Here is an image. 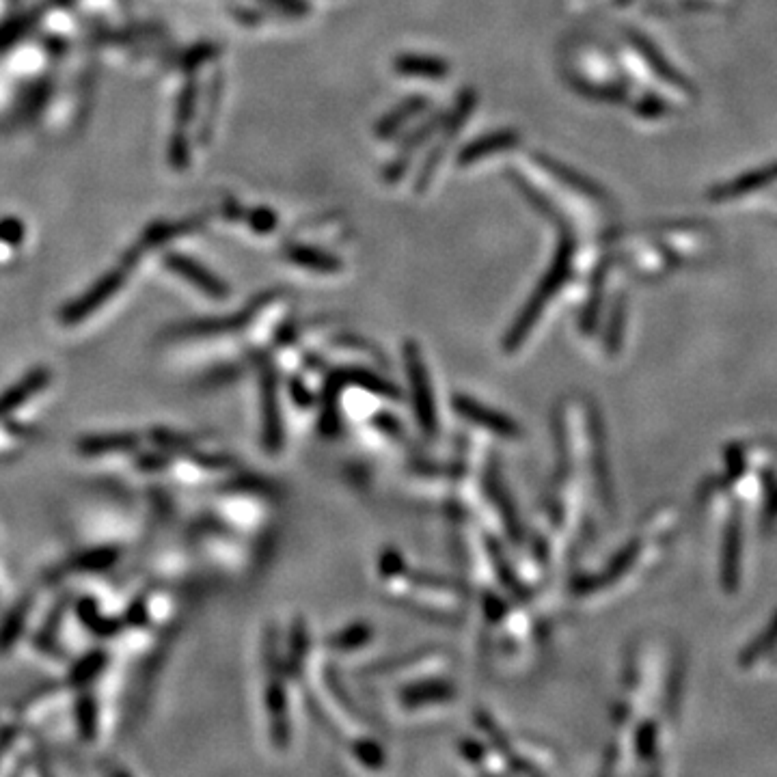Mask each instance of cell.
<instances>
[{"label":"cell","instance_id":"obj_9","mask_svg":"<svg viewBox=\"0 0 777 777\" xmlns=\"http://www.w3.org/2000/svg\"><path fill=\"white\" fill-rule=\"evenodd\" d=\"M108 663V654L104 650H91L85 657H80L70 670V676H67V683L76 689H85L91 685L95 678L100 676Z\"/></svg>","mask_w":777,"mask_h":777},{"label":"cell","instance_id":"obj_15","mask_svg":"<svg viewBox=\"0 0 777 777\" xmlns=\"http://www.w3.org/2000/svg\"><path fill=\"white\" fill-rule=\"evenodd\" d=\"M352 752L367 769H380L385 765L383 747L376 745L372 739H367V736H359V739L352 741Z\"/></svg>","mask_w":777,"mask_h":777},{"label":"cell","instance_id":"obj_8","mask_svg":"<svg viewBox=\"0 0 777 777\" xmlns=\"http://www.w3.org/2000/svg\"><path fill=\"white\" fill-rule=\"evenodd\" d=\"M76 616L80 622H83L85 629H89L93 635H98V637H115L126 626L124 620L102 616L98 601H95V598H91V596L80 598L78 605H76Z\"/></svg>","mask_w":777,"mask_h":777},{"label":"cell","instance_id":"obj_17","mask_svg":"<svg viewBox=\"0 0 777 777\" xmlns=\"http://www.w3.org/2000/svg\"><path fill=\"white\" fill-rule=\"evenodd\" d=\"M402 65L406 67L404 72H413V74L439 76V74H443V72H445L441 63L430 61V59H408V61H402Z\"/></svg>","mask_w":777,"mask_h":777},{"label":"cell","instance_id":"obj_6","mask_svg":"<svg viewBox=\"0 0 777 777\" xmlns=\"http://www.w3.org/2000/svg\"><path fill=\"white\" fill-rule=\"evenodd\" d=\"M48 383H50V372L44 370V367L26 374L16 385L9 387L3 395H0V417L16 411V408H20L26 400L33 398L35 393L46 389Z\"/></svg>","mask_w":777,"mask_h":777},{"label":"cell","instance_id":"obj_18","mask_svg":"<svg viewBox=\"0 0 777 777\" xmlns=\"http://www.w3.org/2000/svg\"><path fill=\"white\" fill-rule=\"evenodd\" d=\"M167 465H169V456L162 452H147V454H139V458H136V467L143 471H162L167 469Z\"/></svg>","mask_w":777,"mask_h":777},{"label":"cell","instance_id":"obj_11","mask_svg":"<svg viewBox=\"0 0 777 777\" xmlns=\"http://www.w3.org/2000/svg\"><path fill=\"white\" fill-rule=\"evenodd\" d=\"M374 639V629L367 622H357L350 624L346 629L335 633L329 639V648L333 652H352V650H361Z\"/></svg>","mask_w":777,"mask_h":777},{"label":"cell","instance_id":"obj_7","mask_svg":"<svg viewBox=\"0 0 777 777\" xmlns=\"http://www.w3.org/2000/svg\"><path fill=\"white\" fill-rule=\"evenodd\" d=\"M139 434H93L78 441V452L83 456H104V454H119L132 452L139 447Z\"/></svg>","mask_w":777,"mask_h":777},{"label":"cell","instance_id":"obj_4","mask_svg":"<svg viewBox=\"0 0 777 777\" xmlns=\"http://www.w3.org/2000/svg\"><path fill=\"white\" fill-rule=\"evenodd\" d=\"M259 395H262V443L266 454L277 456L283 449L285 432H283V419H281V406H279V383L272 367H264L262 389H259Z\"/></svg>","mask_w":777,"mask_h":777},{"label":"cell","instance_id":"obj_16","mask_svg":"<svg viewBox=\"0 0 777 777\" xmlns=\"http://www.w3.org/2000/svg\"><path fill=\"white\" fill-rule=\"evenodd\" d=\"M149 622V611H147V601L145 596H139L134 598V601L128 605L126 609V616H124V624L126 626H134V629H143V626Z\"/></svg>","mask_w":777,"mask_h":777},{"label":"cell","instance_id":"obj_1","mask_svg":"<svg viewBox=\"0 0 777 777\" xmlns=\"http://www.w3.org/2000/svg\"><path fill=\"white\" fill-rule=\"evenodd\" d=\"M266 713L272 745L285 749L290 743V713H288V695H285L283 670L279 659V646L275 637H266Z\"/></svg>","mask_w":777,"mask_h":777},{"label":"cell","instance_id":"obj_14","mask_svg":"<svg viewBox=\"0 0 777 777\" xmlns=\"http://www.w3.org/2000/svg\"><path fill=\"white\" fill-rule=\"evenodd\" d=\"M152 441L156 445H160L162 449H167V452H175V454H193L197 449V441L193 439V436H186V434H177V432H171V430H152Z\"/></svg>","mask_w":777,"mask_h":777},{"label":"cell","instance_id":"obj_2","mask_svg":"<svg viewBox=\"0 0 777 777\" xmlns=\"http://www.w3.org/2000/svg\"><path fill=\"white\" fill-rule=\"evenodd\" d=\"M404 363H406V376L408 385H411L413 393V408L417 415V424L428 439H434L439 432V419H436V406H434V391L430 385L428 367L421 357V350L417 344L408 342L404 346Z\"/></svg>","mask_w":777,"mask_h":777},{"label":"cell","instance_id":"obj_10","mask_svg":"<svg viewBox=\"0 0 777 777\" xmlns=\"http://www.w3.org/2000/svg\"><path fill=\"white\" fill-rule=\"evenodd\" d=\"M121 557V551L117 547H98L80 553L78 557L67 564L65 572H104L113 568Z\"/></svg>","mask_w":777,"mask_h":777},{"label":"cell","instance_id":"obj_12","mask_svg":"<svg viewBox=\"0 0 777 777\" xmlns=\"http://www.w3.org/2000/svg\"><path fill=\"white\" fill-rule=\"evenodd\" d=\"M29 611H31V601L29 598H24V601H20L7 613V618L3 620V624H0V652L9 650L18 642L26 626V618H29Z\"/></svg>","mask_w":777,"mask_h":777},{"label":"cell","instance_id":"obj_3","mask_svg":"<svg viewBox=\"0 0 777 777\" xmlns=\"http://www.w3.org/2000/svg\"><path fill=\"white\" fill-rule=\"evenodd\" d=\"M452 406H454V411L458 413V417L469 421V424L475 428H482L488 434L497 436V439H501V441L521 439V434H523L521 426H518L512 417H508L506 413H499V411H495V408H490L482 402L473 400L471 395L456 393L454 400H452Z\"/></svg>","mask_w":777,"mask_h":777},{"label":"cell","instance_id":"obj_13","mask_svg":"<svg viewBox=\"0 0 777 777\" xmlns=\"http://www.w3.org/2000/svg\"><path fill=\"white\" fill-rule=\"evenodd\" d=\"M74 715L80 736H83L85 741H93L95 732H98V702H95L93 693L80 691Z\"/></svg>","mask_w":777,"mask_h":777},{"label":"cell","instance_id":"obj_5","mask_svg":"<svg viewBox=\"0 0 777 777\" xmlns=\"http://www.w3.org/2000/svg\"><path fill=\"white\" fill-rule=\"evenodd\" d=\"M452 700H456V687L447 680H417L398 693V702L404 711H428Z\"/></svg>","mask_w":777,"mask_h":777}]
</instances>
